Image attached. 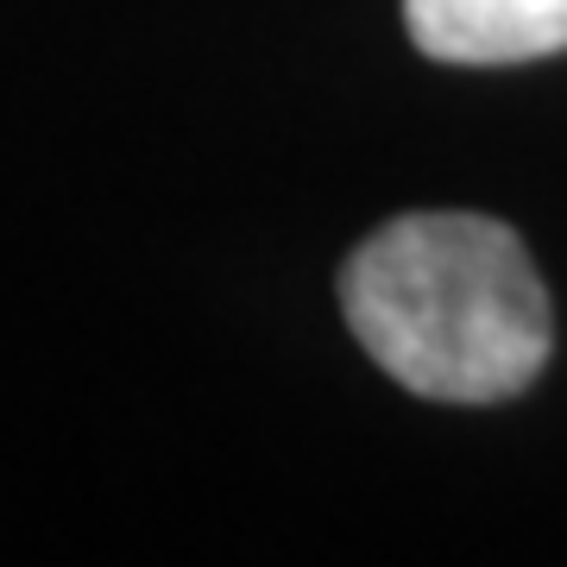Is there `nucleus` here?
<instances>
[{"mask_svg":"<svg viewBox=\"0 0 567 567\" xmlns=\"http://www.w3.org/2000/svg\"><path fill=\"white\" fill-rule=\"evenodd\" d=\"M416 51L435 63H529L567 51V0H404Z\"/></svg>","mask_w":567,"mask_h":567,"instance_id":"2","label":"nucleus"},{"mask_svg":"<svg viewBox=\"0 0 567 567\" xmlns=\"http://www.w3.org/2000/svg\"><path fill=\"white\" fill-rule=\"evenodd\" d=\"M341 316L435 404H498L548 365L555 316L524 240L486 215H398L341 265Z\"/></svg>","mask_w":567,"mask_h":567,"instance_id":"1","label":"nucleus"}]
</instances>
